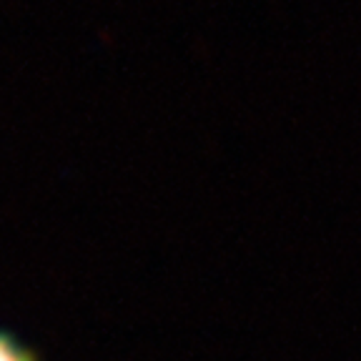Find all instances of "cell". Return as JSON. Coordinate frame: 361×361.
I'll return each instance as SVG.
<instances>
[{
    "instance_id": "cell-1",
    "label": "cell",
    "mask_w": 361,
    "mask_h": 361,
    "mask_svg": "<svg viewBox=\"0 0 361 361\" xmlns=\"http://www.w3.org/2000/svg\"><path fill=\"white\" fill-rule=\"evenodd\" d=\"M0 361H40V356L20 336L0 326Z\"/></svg>"
}]
</instances>
